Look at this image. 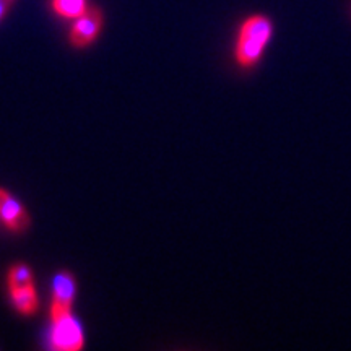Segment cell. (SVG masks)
I'll return each instance as SVG.
<instances>
[{
  "label": "cell",
  "instance_id": "cell-1",
  "mask_svg": "<svg viewBox=\"0 0 351 351\" xmlns=\"http://www.w3.org/2000/svg\"><path fill=\"white\" fill-rule=\"evenodd\" d=\"M275 34V25L265 13H254L241 21L236 33L232 57L243 70H252L262 62Z\"/></svg>",
  "mask_w": 351,
  "mask_h": 351
},
{
  "label": "cell",
  "instance_id": "cell-2",
  "mask_svg": "<svg viewBox=\"0 0 351 351\" xmlns=\"http://www.w3.org/2000/svg\"><path fill=\"white\" fill-rule=\"evenodd\" d=\"M51 345L59 351H77L83 348L85 339L80 324L73 317L70 309L51 307Z\"/></svg>",
  "mask_w": 351,
  "mask_h": 351
},
{
  "label": "cell",
  "instance_id": "cell-3",
  "mask_svg": "<svg viewBox=\"0 0 351 351\" xmlns=\"http://www.w3.org/2000/svg\"><path fill=\"white\" fill-rule=\"evenodd\" d=\"M103 12L98 7H88L85 13L75 19L70 29V44L73 47H86L99 36L103 29Z\"/></svg>",
  "mask_w": 351,
  "mask_h": 351
},
{
  "label": "cell",
  "instance_id": "cell-4",
  "mask_svg": "<svg viewBox=\"0 0 351 351\" xmlns=\"http://www.w3.org/2000/svg\"><path fill=\"white\" fill-rule=\"evenodd\" d=\"M0 221L10 231L21 232L29 226V215L5 189H0Z\"/></svg>",
  "mask_w": 351,
  "mask_h": 351
},
{
  "label": "cell",
  "instance_id": "cell-5",
  "mask_svg": "<svg viewBox=\"0 0 351 351\" xmlns=\"http://www.w3.org/2000/svg\"><path fill=\"white\" fill-rule=\"evenodd\" d=\"M77 295V280L69 270L56 274L52 280V302L51 307H62L72 309L73 300Z\"/></svg>",
  "mask_w": 351,
  "mask_h": 351
},
{
  "label": "cell",
  "instance_id": "cell-6",
  "mask_svg": "<svg viewBox=\"0 0 351 351\" xmlns=\"http://www.w3.org/2000/svg\"><path fill=\"white\" fill-rule=\"evenodd\" d=\"M10 300L15 309L23 315H32L38 309V291L34 285L10 289Z\"/></svg>",
  "mask_w": 351,
  "mask_h": 351
},
{
  "label": "cell",
  "instance_id": "cell-7",
  "mask_svg": "<svg viewBox=\"0 0 351 351\" xmlns=\"http://www.w3.org/2000/svg\"><path fill=\"white\" fill-rule=\"evenodd\" d=\"M52 10L62 19H78L90 7L88 0H51Z\"/></svg>",
  "mask_w": 351,
  "mask_h": 351
},
{
  "label": "cell",
  "instance_id": "cell-8",
  "mask_svg": "<svg viewBox=\"0 0 351 351\" xmlns=\"http://www.w3.org/2000/svg\"><path fill=\"white\" fill-rule=\"evenodd\" d=\"M8 289L23 288L34 285L33 271L26 263H15L10 270H8Z\"/></svg>",
  "mask_w": 351,
  "mask_h": 351
},
{
  "label": "cell",
  "instance_id": "cell-9",
  "mask_svg": "<svg viewBox=\"0 0 351 351\" xmlns=\"http://www.w3.org/2000/svg\"><path fill=\"white\" fill-rule=\"evenodd\" d=\"M13 0H0V21L5 19V15L10 10Z\"/></svg>",
  "mask_w": 351,
  "mask_h": 351
}]
</instances>
